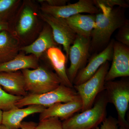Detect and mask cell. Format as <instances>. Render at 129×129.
Returning <instances> with one entry per match:
<instances>
[{"instance_id":"28","label":"cell","mask_w":129,"mask_h":129,"mask_svg":"<svg viewBox=\"0 0 129 129\" xmlns=\"http://www.w3.org/2000/svg\"><path fill=\"white\" fill-rule=\"evenodd\" d=\"M37 124L33 122H22L21 124V129H34ZM0 129H9L2 125Z\"/></svg>"},{"instance_id":"9","label":"cell","mask_w":129,"mask_h":129,"mask_svg":"<svg viewBox=\"0 0 129 129\" xmlns=\"http://www.w3.org/2000/svg\"><path fill=\"white\" fill-rule=\"evenodd\" d=\"M42 13L58 18L66 19L78 14H96L101 11L95 6L93 0H79L73 4L62 6L53 7L45 4L41 7Z\"/></svg>"},{"instance_id":"25","label":"cell","mask_w":129,"mask_h":129,"mask_svg":"<svg viewBox=\"0 0 129 129\" xmlns=\"http://www.w3.org/2000/svg\"><path fill=\"white\" fill-rule=\"evenodd\" d=\"M115 37L116 41L129 47V22L119 29Z\"/></svg>"},{"instance_id":"3","label":"cell","mask_w":129,"mask_h":129,"mask_svg":"<svg viewBox=\"0 0 129 129\" xmlns=\"http://www.w3.org/2000/svg\"><path fill=\"white\" fill-rule=\"evenodd\" d=\"M21 71L24 77L25 89L29 94H39L49 92L62 84L61 81L55 73L44 66Z\"/></svg>"},{"instance_id":"21","label":"cell","mask_w":129,"mask_h":129,"mask_svg":"<svg viewBox=\"0 0 129 129\" xmlns=\"http://www.w3.org/2000/svg\"><path fill=\"white\" fill-rule=\"evenodd\" d=\"M23 97L8 94L0 86V109L6 111L16 107V102Z\"/></svg>"},{"instance_id":"20","label":"cell","mask_w":129,"mask_h":129,"mask_svg":"<svg viewBox=\"0 0 129 129\" xmlns=\"http://www.w3.org/2000/svg\"><path fill=\"white\" fill-rule=\"evenodd\" d=\"M35 19V15L32 8L25 6L21 12L17 25L18 34L23 36L29 33L34 26Z\"/></svg>"},{"instance_id":"5","label":"cell","mask_w":129,"mask_h":129,"mask_svg":"<svg viewBox=\"0 0 129 129\" xmlns=\"http://www.w3.org/2000/svg\"><path fill=\"white\" fill-rule=\"evenodd\" d=\"M78 96L73 88H70L61 84L58 88L43 94H28L16 102V106L22 108L26 106L39 105L46 108L60 103L71 101Z\"/></svg>"},{"instance_id":"15","label":"cell","mask_w":129,"mask_h":129,"mask_svg":"<svg viewBox=\"0 0 129 129\" xmlns=\"http://www.w3.org/2000/svg\"><path fill=\"white\" fill-rule=\"evenodd\" d=\"M57 45L53 39L51 28L47 24L43 28L35 41L29 45L20 47L19 50L23 51L27 54L34 55L39 59L48 49L57 47Z\"/></svg>"},{"instance_id":"13","label":"cell","mask_w":129,"mask_h":129,"mask_svg":"<svg viewBox=\"0 0 129 129\" xmlns=\"http://www.w3.org/2000/svg\"><path fill=\"white\" fill-rule=\"evenodd\" d=\"M46 108L44 106L34 105L25 108L16 107L3 111L2 125L9 129L20 128L22 120L25 118L36 113H40Z\"/></svg>"},{"instance_id":"31","label":"cell","mask_w":129,"mask_h":129,"mask_svg":"<svg viewBox=\"0 0 129 129\" xmlns=\"http://www.w3.org/2000/svg\"><path fill=\"white\" fill-rule=\"evenodd\" d=\"M119 129H126L125 128L123 127H121V126H120L119 127Z\"/></svg>"},{"instance_id":"12","label":"cell","mask_w":129,"mask_h":129,"mask_svg":"<svg viewBox=\"0 0 129 129\" xmlns=\"http://www.w3.org/2000/svg\"><path fill=\"white\" fill-rule=\"evenodd\" d=\"M83 103L79 95L73 101L66 103H60L46 108L40 113V120L51 117L58 118L61 120H67L81 111Z\"/></svg>"},{"instance_id":"16","label":"cell","mask_w":129,"mask_h":129,"mask_svg":"<svg viewBox=\"0 0 129 129\" xmlns=\"http://www.w3.org/2000/svg\"><path fill=\"white\" fill-rule=\"evenodd\" d=\"M46 52L50 64L61 81L62 84L68 87L73 88V85L67 75V58L62 51L58 47H54L48 49Z\"/></svg>"},{"instance_id":"27","label":"cell","mask_w":129,"mask_h":129,"mask_svg":"<svg viewBox=\"0 0 129 129\" xmlns=\"http://www.w3.org/2000/svg\"><path fill=\"white\" fill-rule=\"evenodd\" d=\"M46 3V5L51 6L60 7L67 5L69 1L68 0H46L42 1Z\"/></svg>"},{"instance_id":"7","label":"cell","mask_w":129,"mask_h":129,"mask_svg":"<svg viewBox=\"0 0 129 129\" xmlns=\"http://www.w3.org/2000/svg\"><path fill=\"white\" fill-rule=\"evenodd\" d=\"M90 38L77 35L70 48L69 57L70 65L67 70V74L73 84L78 73L86 65L90 55Z\"/></svg>"},{"instance_id":"18","label":"cell","mask_w":129,"mask_h":129,"mask_svg":"<svg viewBox=\"0 0 129 129\" xmlns=\"http://www.w3.org/2000/svg\"><path fill=\"white\" fill-rule=\"evenodd\" d=\"M18 40L8 30L0 32V64L7 62L18 55Z\"/></svg>"},{"instance_id":"2","label":"cell","mask_w":129,"mask_h":129,"mask_svg":"<svg viewBox=\"0 0 129 129\" xmlns=\"http://www.w3.org/2000/svg\"><path fill=\"white\" fill-rule=\"evenodd\" d=\"M108 103L105 90L97 97L91 108L74 114L62 122L63 129H93L107 117V107Z\"/></svg>"},{"instance_id":"22","label":"cell","mask_w":129,"mask_h":129,"mask_svg":"<svg viewBox=\"0 0 129 129\" xmlns=\"http://www.w3.org/2000/svg\"><path fill=\"white\" fill-rule=\"evenodd\" d=\"M95 6L101 11L107 9H112L115 6L125 9L129 7V2L124 0H93Z\"/></svg>"},{"instance_id":"1","label":"cell","mask_w":129,"mask_h":129,"mask_svg":"<svg viewBox=\"0 0 129 129\" xmlns=\"http://www.w3.org/2000/svg\"><path fill=\"white\" fill-rule=\"evenodd\" d=\"M125 8L117 7L96 14L95 23L90 36V53H99L106 48L117 29L129 22Z\"/></svg>"},{"instance_id":"19","label":"cell","mask_w":129,"mask_h":129,"mask_svg":"<svg viewBox=\"0 0 129 129\" xmlns=\"http://www.w3.org/2000/svg\"><path fill=\"white\" fill-rule=\"evenodd\" d=\"M39 59L33 55L18 54L13 59L0 64V72H12L35 69L39 66Z\"/></svg>"},{"instance_id":"14","label":"cell","mask_w":129,"mask_h":129,"mask_svg":"<svg viewBox=\"0 0 129 129\" xmlns=\"http://www.w3.org/2000/svg\"><path fill=\"white\" fill-rule=\"evenodd\" d=\"M0 86L5 91L13 95L24 97L28 94L21 71L0 72Z\"/></svg>"},{"instance_id":"24","label":"cell","mask_w":129,"mask_h":129,"mask_svg":"<svg viewBox=\"0 0 129 129\" xmlns=\"http://www.w3.org/2000/svg\"><path fill=\"white\" fill-rule=\"evenodd\" d=\"M18 2L16 0H0V19L7 21L8 15Z\"/></svg>"},{"instance_id":"30","label":"cell","mask_w":129,"mask_h":129,"mask_svg":"<svg viewBox=\"0 0 129 129\" xmlns=\"http://www.w3.org/2000/svg\"><path fill=\"white\" fill-rule=\"evenodd\" d=\"M3 112L0 109V127L2 124Z\"/></svg>"},{"instance_id":"10","label":"cell","mask_w":129,"mask_h":129,"mask_svg":"<svg viewBox=\"0 0 129 129\" xmlns=\"http://www.w3.org/2000/svg\"><path fill=\"white\" fill-rule=\"evenodd\" d=\"M112 62L106 75V81L129 76V47L114 40Z\"/></svg>"},{"instance_id":"11","label":"cell","mask_w":129,"mask_h":129,"mask_svg":"<svg viewBox=\"0 0 129 129\" xmlns=\"http://www.w3.org/2000/svg\"><path fill=\"white\" fill-rule=\"evenodd\" d=\"M114 40L112 39L106 48L99 53H95L89 60L88 64L78 73L73 82L77 85L89 80L106 62L112 61Z\"/></svg>"},{"instance_id":"29","label":"cell","mask_w":129,"mask_h":129,"mask_svg":"<svg viewBox=\"0 0 129 129\" xmlns=\"http://www.w3.org/2000/svg\"><path fill=\"white\" fill-rule=\"evenodd\" d=\"M9 24L7 21L0 19V32L3 30L9 31Z\"/></svg>"},{"instance_id":"17","label":"cell","mask_w":129,"mask_h":129,"mask_svg":"<svg viewBox=\"0 0 129 129\" xmlns=\"http://www.w3.org/2000/svg\"><path fill=\"white\" fill-rule=\"evenodd\" d=\"M63 19L77 35L90 38L95 23L96 15L78 14Z\"/></svg>"},{"instance_id":"6","label":"cell","mask_w":129,"mask_h":129,"mask_svg":"<svg viewBox=\"0 0 129 129\" xmlns=\"http://www.w3.org/2000/svg\"><path fill=\"white\" fill-rule=\"evenodd\" d=\"M109 68V62H106L88 80L79 85L73 86L82 101V112L91 108L97 97L104 90L105 78Z\"/></svg>"},{"instance_id":"26","label":"cell","mask_w":129,"mask_h":129,"mask_svg":"<svg viewBox=\"0 0 129 129\" xmlns=\"http://www.w3.org/2000/svg\"><path fill=\"white\" fill-rule=\"evenodd\" d=\"M117 120L112 116L106 117L102 122L101 127H97L95 129H118Z\"/></svg>"},{"instance_id":"23","label":"cell","mask_w":129,"mask_h":129,"mask_svg":"<svg viewBox=\"0 0 129 129\" xmlns=\"http://www.w3.org/2000/svg\"><path fill=\"white\" fill-rule=\"evenodd\" d=\"M34 129H63L62 122L58 118L51 117L40 120Z\"/></svg>"},{"instance_id":"4","label":"cell","mask_w":129,"mask_h":129,"mask_svg":"<svg viewBox=\"0 0 129 129\" xmlns=\"http://www.w3.org/2000/svg\"><path fill=\"white\" fill-rule=\"evenodd\" d=\"M104 90L108 103L114 104L117 112L118 126L129 129V123L125 119L129 106L128 79L106 81Z\"/></svg>"},{"instance_id":"8","label":"cell","mask_w":129,"mask_h":129,"mask_svg":"<svg viewBox=\"0 0 129 129\" xmlns=\"http://www.w3.org/2000/svg\"><path fill=\"white\" fill-rule=\"evenodd\" d=\"M40 17L50 27L54 41L57 44L62 46L68 59L70 48L75 40L77 35L63 19L58 18L43 13L40 14Z\"/></svg>"}]
</instances>
